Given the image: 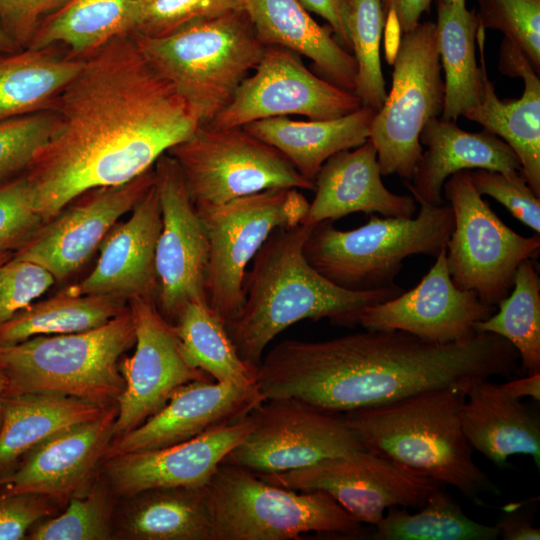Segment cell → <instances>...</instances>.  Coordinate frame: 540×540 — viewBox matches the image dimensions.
Listing matches in <instances>:
<instances>
[{"mask_svg":"<svg viewBox=\"0 0 540 540\" xmlns=\"http://www.w3.org/2000/svg\"><path fill=\"white\" fill-rule=\"evenodd\" d=\"M43 223L25 175L0 184V252L20 248Z\"/></svg>","mask_w":540,"mask_h":540,"instance_id":"45","label":"cell"},{"mask_svg":"<svg viewBox=\"0 0 540 540\" xmlns=\"http://www.w3.org/2000/svg\"><path fill=\"white\" fill-rule=\"evenodd\" d=\"M498 306L497 313L475 324V331L503 337L517 350L522 371L540 373V282L532 259L520 263L512 290Z\"/></svg>","mask_w":540,"mask_h":540,"instance_id":"38","label":"cell"},{"mask_svg":"<svg viewBox=\"0 0 540 540\" xmlns=\"http://www.w3.org/2000/svg\"><path fill=\"white\" fill-rule=\"evenodd\" d=\"M377 151L370 139L353 150L329 157L315 180V197L301 224L314 226L356 212L412 218L417 210L410 195L389 191L381 180Z\"/></svg>","mask_w":540,"mask_h":540,"instance_id":"25","label":"cell"},{"mask_svg":"<svg viewBox=\"0 0 540 540\" xmlns=\"http://www.w3.org/2000/svg\"><path fill=\"white\" fill-rule=\"evenodd\" d=\"M310 12L325 19L345 47L351 50L348 29L349 0H299Z\"/></svg>","mask_w":540,"mask_h":540,"instance_id":"49","label":"cell"},{"mask_svg":"<svg viewBox=\"0 0 540 540\" xmlns=\"http://www.w3.org/2000/svg\"><path fill=\"white\" fill-rule=\"evenodd\" d=\"M386 13L382 0H349L348 29L357 65L354 94L362 106L378 111L387 92L380 61Z\"/></svg>","mask_w":540,"mask_h":540,"instance_id":"39","label":"cell"},{"mask_svg":"<svg viewBox=\"0 0 540 540\" xmlns=\"http://www.w3.org/2000/svg\"><path fill=\"white\" fill-rule=\"evenodd\" d=\"M385 13L393 10L402 34L412 30L423 13L428 12L433 0H382Z\"/></svg>","mask_w":540,"mask_h":540,"instance_id":"51","label":"cell"},{"mask_svg":"<svg viewBox=\"0 0 540 540\" xmlns=\"http://www.w3.org/2000/svg\"><path fill=\"white\" fill-rule=\"evenodd\" d=\"M205 488L210 540H292L309 532L352 538L362 531L327 493L276 486L240 466L221 463Z\"/></svg>","mask_w":540,"mask_h":540,"instance_id":"8","label":"cell"},{"mask_svg":"<svg viewBox=\"0 0 540 540\" xmlns=\"http://www.w3.org/2000/svg\"><path fill=\"white\" fill-rule=\"evenodd\" d=\"M126 531L140 540H210L211 514L205 486L148 490L138 495Z\"/></svg>","mask_w":540,"mask_h":540,"instance_id":"34","label":"cell"},{"mask_svg":"<svg viewBox=\"0 0 540 540\" xmlns=\"http://www.w3.org/2000/svg\"><path fill=\"white\" fill-rule=\"evenodd\" d=\"M125 300L63 292L32 303L0 325V345L38 335L68 334L99 327L127 310Z\"/></svg>","mask_w":540,"mask_h":540,"instance_id":"35","label":"cell"},{"mask_svg":"<svg viewBox=\"0 0 540 540\" xmlns=\"http://www.w3.org/2000/svg\"><path fill=\"white\" fill-rule=\"evenodd\" d=\"M309 202L295 188H274L197 209L207 230L206 301L225 324L241 310L248 264L277 228L301 224Z\"/></svg>","mask_w":540,"mask_h":540,"instance_id":"11","label":"cell"},{"mask_svg":"<svg viewBox=\"0 0 540 540\" xmlns=\"http://www.w3.org/2000/svg\"><path fill=\"white\" fill-rule=\"evenodd\" d=\"M56 121L53 109L0 120V182L28 169Z\"/></svg>","mask_w":540,"mask_h":540,"instance_id":"41","label":"cell"},{"mask_svg":"<svg viewBox=\"0 0 540 540\" xmlns=\"http://www.w3.org/2000/svg\"><path fill=\"white\" fill-rule=\"evenodd\" d=\"M440 2H443V3H448V4H452V3H466V0H438Z\"/></svg>","mask_w":540,"mask_h":540,"instance_id":"57","label":"cell"},{"mask_svg":"<svg viewBox=\"0 0 540 540\" xmlns=\"http://www.w3.org/2000/svg\"><path fill=\"white\" fill-rule=\"evenodd\" d=\"M478 25L502 32L540 72V0H477Z\"/></svg>","mask_w":540,"mask_h":540,"instance_id":"40","label":"cell"},{"mask_svg":"<svg viewBox=\"0 0 540 540\" xmlns=\"http://www.w3.org/2000/svg\"><path fill=\"white\" fill-rule=\"evenodd\" d=\"M464 434L473 450L499 467L510 456L530 455L540 465V420L529 406L488 379L474 383L461 411Z\"/></svg>","mask_w":540,"mask_h":540,"instance_id":"27","label":"cell"},{"mask_svg":"<svg viewBox=\"0 0 540 540\" xmlns=\"http://www.w3.org/2000/svg\"><path fill=\"white\" fill-rule=\"evenodd\" d=\"M384 43H385V52L386 60L389 64H393L395 59L397 49L402 37V31L396 17V14L393 10H390L386 13V20L384 26Z\"/></svg>","mask_w":540,"mask_h":540,"instance_id":"53","label":"cell"},{"mask_svg":"<svg viewBox=\"0 0 540 540\" xmlns=\"http://www.w3.org/2000/svg\"><path fill=\"white\" fill-rule=\"evenodd\" d=\"M244 10V0H139L134 35L160 37L191 22Z\"/></svg>","mask_w":540,"mask_h":540,"instance_id":"43","label":"cell"},{"mask_svg":"<svg viewBox=\"0 0 540 540\" xmlns=\"http://www.w3.org/2000/svg\"><path fill=\"white\" fill-rule=\"evenodd\" d=\"M264 400L256 383L188 382L179 386L160 410L119 436L108 446L105 455L109 459L189 440L243 418Z\"/></svg>","mask_w":540,"mask_h":540,"instance_id":"20","label":"cell"},{"mask_svg":"<svg viewBox=\"0 0 540 540\" xmlns=\"http://www.w3.org/2000/svg\"><path fill=\"white\" fill-rule=\"evenodd\" d=\"M135 344L129 310L81 332L38 335L0 345L4 396L62 394L107 406L118 400L125 381L119 359Z\"/></svg>","mask_w":540,"mask_h":540,"instance_id":"5","label":"cell"},{"mask_svg":"<svg viewBox=\"0 0 540 540\" xmlns=\"http://www.w3.org/2000/svg\"><path fill=\"white\" fill-rule=\"evenodd\" d=\"M251 429L222 463L276 473L365 450L343 415L301 399H265L248 414Z\"/></svg>","mask_w":540,"mask_h":540,"instance_id":"13","label":"cell"},{"mask_svg":"<svg viewBox=\"0 0 540 540\" xmlns=\"http://www.w3.org/2000/svg\"><path fill=\"white\" fill-rule=\"evenodd\" d=\"M108 501L96 486L87 496L73 498L66 511L45 521L30 533L33 540H103L109 538Z\"/></svg>","mask_w":540,"mask_h":540,"instance_id":"42","label":"cell"},{"mask_svg":"<svg viewBox=\"0 0 540 540\" xmlns=\"http://www.w3.org/2000/svg\"><path fill=\"white\" fill-rule=\"evenodd\" d=\"M443 193L454 215L446 244L451 279L496 306L512 290L520 263L539 255L540 235L525 237L508 227L476 191L469 170L452 174Z\"/></svg>","mask_w":540,"mask_h":540,"instance_id":"12","label":"cell"},{"mask_svg":"<svg viewBox=\"0 0 540 540\" xmlns=\"http://www.w3.org/2000/svg\"><path fill=\"white\" fill-rule=\"evenodd\" d=\"M420 143L427 150L416 166L413 183L404 182L415 201L434 206L445 204L443 185L461 170L486 169L504 174L521 171L520 160L510 146L485 129L467 132L455 121L433 118L423 127Z\"/></svg>","mask_w":540,"mask_h":540,"instance_id":"26","label":"cell"},{"mask_svg":"<svg viewBox=\"0 0 540 540\" xmlns=\"http://www.w3.org/2000/svg\"><path fill=\"white\" fill-rule=\"evenodd\" d=\"M416 218L371 214L369 221L351 230H339L332 221L313 226L303 247L308 263L326 279L349 290H371L394 284L405 258L436 257L446 247L454 227L448 205L416 201Z\"/></svg>","mask_w":540,"mask_h":540,"instance_id":"7","label":"cell"},{"mask_svg":"<svg viewBox=\"0 0 540 540\" xmlns=\"http://www.w3.org/2000/svg\"><path fill=\"white\" fill-rule=\"evenodd\" d=\"M476 41L480 49L483 78L482 101L464 117L497 135L515 152L521 172L532 191L540 197V78L525 53L507 38L500 48L499 70L509 77H521V98L502 100L487 75L485 30L478 26Z\"/></svg>","mask_w":540,"mask_h":540,"instance_id":"23","label":"cell"},{"mask_svg":"<svg viewBox=\"0 0 540 540\" xmlns=\"http://www.w3.org/2000/svg\"><path fill=\"white\" fill-rule=\"evenodd\" d=\"M138 20L139 0H71L41 23L27 48L61 44L69 57L82 58L115 38L134 35Z\"/></svg>","mask_w":540,"mask_h":540,"instance_id":"31","label":"cell"},{"mask_svg":"<svg viewBox=\"0 0 540 540\" xmlns=\"http://www.w3.org/2000/svg\"><path fill=\"white\" fill-rule=\"evenodd\" d=\"M312 228L298 224L275 229L245 273L242 308L226 328L238 355L254 370L269 343L294 323L328 319L336 326L354 327L368 307L404 292L395 283L356 291L326 279L303 253Z\"/></svg>","mask_w":540,"mask_h":540,"instance_id":"3","label":"cell"},{"mask_svg":"<svg viewBox=\"0 0 540 540\" xmlns=\"http://www.w3.org/2000/svg\"><path fill=\"white\" fill-rule=\"evenodd\" d=\"M43 266L11 257L0 266V325L31 305L54 283Z\"/></svg>","mask_w":540,"mask_h":540,"instance_id":"46","label":"cell"},{"mask_svg":"<svg viewBox=\"0 0 540 540\" xmlns=\"http://www.w3.org/2000/svg\"><path fill=\"white\" fill-rule=\"evenodd\" d=\"M117 408L67 428L44 440L14 471L0 477V491L61 498L74 493L90 477L114 435Z\"/></svg>","mask_w":540,"mask_h":540,"instance_id":"24","label":"cell"},{"mask_svg":"<svg viewBox=\"0 0 540 540\" xmlns=\"http://www.w3.org/2000/svg\"><path fill=\"white\" fill-rule=\"evenodd\" d=\"M132 37L201 125L228 105L266 48L244 10L197 20L160 37Z\"/></svg>","mask_w":540,"mask_h":540,"instance_id":"6","label":"cell"},{"mask_svg":"<svg viewBox=\"0 0 540 540\" xmlns=\"http://www.w3.org/2000/svg\"><path fill=\"white\" fill-rule=\"evenodd\" d=\"M10 252H0V266L11 258Z\"/></svg>","mask_w":540,"mask_h":540,"instance_id":"56","label":"cell"},{"mask_svg":"<svg viewBox=\"0 0 540 540\" xmlns=\"http://www.w3.org/2000/svg\"><path fill=\"white\" fill-rule=\"evenodd\" d=\"M131 212L110 229L98 248L94 269L69 292L155 301V252L162 219L154 183Z\"/></svg>","mask_w":540,"mask_h":540,"instance_id":"22","label":"cell"},{"mask_svg":"<svg viewBox=\"0 0 540 540\" xmlns=\"http://www.w3.org/2000/svg\"><path fill=\"white\" fill-rule=\"evenodd\" d=\"M469 171L480 195L494 198L516 219L540 234V197L529 187L521 171L510 174L486 169Z\"/></svg>","mask_w":540,"mask_h":540,"instance_id":"44","label":"cell"},{"mask_svg":"<svg viewBox=\"0 0 540 540\" xmlns=\"http://www.w3.org/2000/svg\"><path fill=\"white\" fill-rule=\"evenodd\" d=\"M441 70L435 22H419L402 34L391 89L370 126L369 139L376 148L381 175L412 180L423 153L420 133L443 111Z\"/></svg>","mask_w":540,"mask_h":540,"instance_id":"9","label":"cell"},{"mask_svg":"<svg viewBox=\"0 0 540 540\" xmlns=\"http://www.w3.org/2000/svg\"><path fill=\"white\" fill-rule=\"evenodd\" d=\"M499 537L504 540H539L540 530L534 527L532 520L520 512H512L503 516L495 525Z\"/></svg>","mask_w":540,"mask_h":540,"instance_id":"50","label":"cell"},{"mask_svg":"<svg viewBox=\"0 0 540 540\" xmlns=\"http://www.w3.org/2000/svg\"><path fill=\"white\" fill-rule=\"evenodd\" d=\"M134 323L135 351L119 362L125 387L118 398L114 435L118 437L160 410L171 394L191 381H214L184 358L173 324L159 312L155 301L129 300Z\"/></svg>","mask_w":540,"mask_h":540,"instance_id":"17","label":"cell"},{"mask_svg":"<svg viewBox=\"0 0 540 540\" xmlns=\"http://www.w3.org/2000/svg\"><path fill=\"white\" fill-rule=\"evenodd\" d=\"M162 226L155 252V304L171 324L190 302H206L209 239L175 159L163 154L154 164Z\"/></svg>","mask_w":540,"mask_h":540,"instance_id":"15","label":"cell"},{"mask_svg":"<svg viewBox=\"0 0 540 540\" xmlns=\"http://www.w3.org/2000/svg\"><path fill=\"white\" fill-rule=\"evenodd\" d=\"M19 50L0 24V52H13Z\"/></svg>","mask_w":540,"mask_h":540,"instance_id":"54","label":"cell"},{"mask_svg":"<svg viewBox=\"0 0 540 540\" xmlns=\"http://www.w3.org/2000/svg\"><path fill=\"white\" fill-rule=\"evenodd\" d=\"M494 310L495 306L484 303L474 291L455 286L445 247L413 289L368 307L359 325L366 330H400L428 342L447 344L474 336L475 324Z\"/></svg>","mask_w":540,"mask_h":540,"instance_id":"19","label":"cell"},{"mask_svg":"<svg viewBox=\"0 0 540 540\" xmlns=\"http://www.w3.org/2000/svg\"><path fill=\"white\" fill-rule=\"evenodd\" d=\"M154 183V166L124 184L87 190L43 223L13 257L46 268L56 281L75 274L99 248L120 217Z\"/></svg>","mask_w":540,"mask_h":540,"instance_id":"18","label":"cell"},{"mask_svg":"<svg viewBox=\"0 0 540 540\" xmlns=\"http://www.w3.org/2000/svg\"><path fill=\"white\" fill-rule=\"evenodd\" d=\"M167 153L179 165L197 209L267 189L315 188L277 149L243 127L200 125Z\"/></svg>","mask_w":540,"mask_h":540,"instance_id":"10","label":"cell"},{"mask_svg":"<svg viewBox=\"0 0 540 540\" xmlns=\"http://www.w3.org/2000/svg\"><path fill=\"white\" fill-rule=\"evenodd\" d=\"M107 406L62 394L4 396L0 426V476L20 456L51 436L94 420Z\"/></svg>","mask_w":540,"mask_h":540,"instance_id":"30","label":"cell"},{"mask_svg":"<svg viewBox=\"0 0 540 540\" xmlns=\"http://www.w3.org/2000/svg\"><path fill=\"white\" fill-rule=\"evenodd\" d=\"M244 11L258 40L265 46L287 49L313 61L329 82L354 91V56L319 25L299 0H244Z\"/></svg>","mask_w":540,"mask_h":540,"instance_id":"28","label":"cell"},{"mask_svg":"<svg viewBox=\"0 0 540 540\" xmlns=\"http://www.w3.org/2000/svg\"><path fill=\"white\" fill-rule=\"evenodd\" d=\"M174 327L184 358L192 367L219 383H256V370L240 358L226 324L206 302L186 304Z\"/></svg>","mask_w":540,"mask_h":540,"instance_id":"36","label":"cell"},{"mask_svg":"<svg viewBox=\"0 0 540 540\" xmlns=\"http://www.w3.org/2000/svg\"><path fill=\"white\" fill-rule=\"evenodd\" d=\"M467 391L445 387L342 413L366 451L409 472L456 488L483 505L498 487L476 465L461 424Z\"/></svg>","mask_w":540,"mask_h":540,"instance_id":"4","label":"cell"},{"mask_svg":"<svg viewBox=\"0 0 540 540\" xmlns=\"http://www.w3.org/2000/svg\"><path fill=\"white\" fill-rule=\"evenodd\" d=\"M46 50L0 52V120L53 109L84 58H58Z\"/></svg>","mask_w":540,"mask_h":540,"instance_id":"33","label":"cell"},{"mask_svg":"<svg viewBox=\"0 0 540 540\" xmlns=\"http://www.w3.org/2000/svg\"><path fill=\"white\" fill-rule=\"evenodd\" d=\"M361 106L354 92L313 74L298 54L269 46L228 105L206 125L243 127L254 121L290 115L326 120L345 116Z\"/></svg>","mask_w":540,"mask_h":540,"instance_id":"16","label":"cell"},{"mask_svg":"<svg viewBox=\"0 0 540 540\" xmlns=\"http://www.w3.org/2000/svg\"><path fill=\"white\" fill-rule=\"evenodd\" d=\"M248 416L170 446L109 458L108 474L122 495L148 490L203 487L225 456L251 429Z\"/></svg>","mask_w":540,"mask_h":540,"instance_id":"21","label":"cell"},{"mask_svg":"<svg viewBox=\"0 0 540 540\" xmlns=\"http://www.w3.org/2000/svg\"><path fill=\"white\" fill-rule=\"evenodd\" d=\"M437 43L444 70L445 98L440 118L456 121L483 97V78L475 55L478 19L466 3L437 5Z\"/></svg>","mask_w":540,"mask_h":540,"instance_id":"32","label":"cell"},{"mask_svg":"<svg viewBox=\"0 0 540 540\" xmlns=\"http://www.w3.org/2000/svg\"><path fill=\"white\" fill-rule=\"evenodd\" d=\"M501 386L509 395L517 399L524 397H531L536 401L540 399V373L511 380Z\"/></svg>","mask_w":540,"mask_h":540,"instance_id":"52","label":"cell"},{"mask_svg":"<svg viewBox=\"0 0 540 540\" xmlns=\"http://www.w3.org/2000/svg\"><path fill=\"white\" fill-rule=\"evenodd\" d=\"M5 388H6V379L3 373L0 371V426L2 422L3 398H4Z\"/></svg>","mask_w":540,"mask_h":540,"instance_id":"55","label":"cell"},{"mask_svg":"<svg viewBox=\"0 0 540 540\" xmlns=\"http://www.w3.org/2000/svg\"><path fill=\"white\" fill-rule=\"evenodd\" d=\"M255 474L283 488L323 491L359 522L375 526L390 507H422L441 485L366 450L298 469Z\"/></svg>","mask_w":540,"mask_h":540,"instance_id":"14","label":"cell"},{"mask_svg":"<svg viewBox=\"0 0 540 540\" xmlns=\"http://www.w3.org/2000/svg\"><path fill=\"white\" fill-rule=\"evenodd\" d=\"M83 58L54 104L53 132L25 174L44 223L87 190L140 176L201 125L132 35Z\"/></svg>","mask_w":540,"mask_h":540,"instance_id":"1","label":"cell"},{"mask_svg":"<svg viewBox=\"0 0 540 540\" xmlns=\"http://www.w3.org/2000/svg\"><path fill=\"white\" fill-rule=\"evenodd\" d=\"M70 1L0 0V24L18 49H25L41 23Z\"/></svg>","mask_w":540,"mask_h":540,"instance_id":"47","label":"cell"},{"mask_svg":"<svg viewBox=\"0 0 540 540\" xmlns=\"http://www.w3.org/2000/svg\"><path fill=\"white\" fill-rule=\"evenodd\" d=\"M498 537L495 526L469 518L440 485L416 513H409L405 507L388 508L373 535L376 540H495Z\"/></svg>","mask_w":540,"mask_h":540,"instance_id":"37","label":"cell"},{"mask_svg":"<svg viewBox=\"0 0 540 540\" xmlns=\"http://www.w3.org/2000/svg\"><path fill=\"white\" fill-rule=\"evenodd\" d=\"M376 111L365 106L345 116L300 121L288 116L251 122L243 128L277 149L307 180L314 182L323 163L337 152L369 139Z\"/></svg>","mask_w":540,"mask_h":540,"instance_id":"29","label":"cell"},{"mask_svg":"<svg viewBox=\"0 0 540 540\" xmlns=\"http://www.w3.org/2000/svg\"><path fill=\"white\" fill-rule=\"evenodd\" d=\"M48 511L43 496L0 491V540L23 539L27 530Z\"/></svg>","mask_w":540,"mask_h":540,"instance_id":"48","label":"cell"},{"mask_svg":"<svg viewBox=\"0 0 540 540\" xmlns=\"http://www.w3.org/2000/svg\"><path fill=\"white\" fill-rule=\"evenodd\" d=\"M519 370L517 350L494 333L436 344L400 330H366L324 341L283 340L263 356L255 381L265 399L294 397L342 414L431 389L468 391Z\"/></svg>","mask_w":540,"mask_h":540,"instance_id":"2","label":"cell"}]
</instances>
